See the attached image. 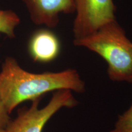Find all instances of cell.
I'll return each mask as SVG.
<instances>
[{
  "mask_svg": "<svg viewBox=\"0 0 132 132\" xmlns=\"http://www.w3.org/2000/svg\"><path fill=\"white\" fill-rule=\"evenodd\" d=\"M63 89L85 91V82L75 69L32 73L24 70L12 57H6L1 66L0 99L9 114L23 102L33 101L48 92Z\"/></svg>",
  "mask_w": 132,
  "mask_h": 132,
  "instance_id": "obj_1",
  "label": "cell"
},
{
  "mask_svg": "<svg viewBox=\"0 0 132 132\" xmlns=\"http://www.w3.org/2000/svg\"><path fill=\"white\" fill-rule=\"evenodd\" d=\"M73 44L100 56L108 65L110 80L132 82V43L116 20L90 35L74 39Z\"/></svg>",
  "mask_w": 132,
  "mask_h": 132,
  "instance_id": "obj_2",
  "label": "cell"
},
{
  "mask_svg": "<svg viewBox=\"0 0 132 132\" xmlns=\"http://www.w3.org/2000/svg\"><path fill=\"white\" fill-rule=\"evenodd\" d=\"M40 98L33 100L28 108L19 110L15 119L10 120L6 132H42L48 120L62 108H73L78 104L70 90L55 91L48 103L39 108Z\"/></svg>",
  "mask_w": 132,
  "mask_h": 132,
  "instance_id": "obj_3",
  "label": "cell"
},
{
  "mask_svg": "<svg viewBox=\"0 0 132 132\" xmlns=\"http://www.w3.org/2000/svg\"><path fill=\"white\" fill-rule=\"evenodd\" d=\"M115 12L113 0H75L74 39L90 35L104 24L116 20Z\"/></svg>",
  "mask_w": 132,
  "mask_h": 132,
  "instance_id": "obj_4",
  "label": "cell"
},
{
  "mask_svg": "<svg viewBox=\"0 0 132 132\" xmlns=\"http://www.w3.org/2000/svg\"><path fill=\"white\" fill-rule=\"evenodd\" d=\"M31 20L36 25L48 28L59 23L61 14L75 13V0H22Z\"/></svg>",
  "mask_w": 132,
  "mask_h": 132,
  "instance_id": "obj_5",
  "label": "cell"
},
{
  "mask_svg": "<svg viewBox=\"0 0 132 132\" xmlns=\"http://www.w3.org/2000/svg\"><path fill=\"white\" fill-rule=\"evenodd\" d=\"M28 50L34 61L47 63L59 55L61 44L53 32L48 29H42L36 31L31 37Z\"/></svg>",
  "mask_w": 132,
  "mask_h": 132,
  "instance_id": "obj_6",
  "label": "cell"
},
{
  "mask_svg": "<svg viewBox=\"0 0 132 132\" xmlns=\"http://www.w3.org/2000/svg\"><path fill=\"white\" fill-rule=\"evenodd\" d=\"M20 23V19L12 10L0 9V33L11 39L15 37V29Z\"/></svg>",
  "mask_w": 132,
  "mask_h": 132,
  "instance_id": "obj_7",
  "label": "cell"
},
{
  "mask_svg": "<svg viewBox=\"0 0 132 132\" xmlns=\"http://www.w3.org/2000/svg\"><path fill=\"white\" fill-rule=\"evenodd\" d=\"M110 132H132V105L128 110L120 116L114 128Z\"/></svg>",
  "mask_w": 132,
  "mask_h": 132,
  "instance_id": "obj_8",
  "label": "cell"
},
{
  "mask_svg": "<svg viewBox=\"0 0 132 132\" xmlns=\"http://www.w3.org/2000/svg\"><path fill=\"white\" fill-rule=\"evenodd\" d=\"M9 113L0 99V128H5L10 122Z\"/></svg>",
  "mask_w": 132,
  "mask_h": 132,
  "instance_id": "obj_9",
  "label": "cell"
},
{
  "mask_svg": "<svg viewBox=\"0 0 132 132\" xmlns=\"http://www.w3.org/2000/svg\"><path fill=\"white\" fill-rule=\"evenodd\" d=\"M0 132H6L5 128H0Z\"/></svg>",
  "mask_w": 132,
  "mask_h": 132,
  "instance_id": "obj_10",
  "label": "cell"
}]
</instances>
